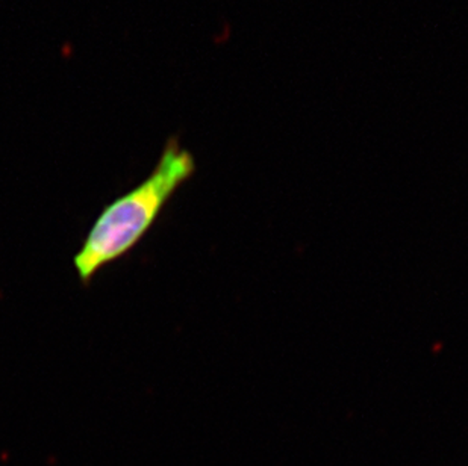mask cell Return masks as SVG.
Masks as SVG:
<instances>
[{
    "mask_svg": "<svg viewBox=\"0 0 468 466\" xmlns=\"http://www.w3.org/2000/svg\"><path fill=\"white\" fill-rule=\"evenodd\" d=\"M196 170L190 152L176 141L164 149L151 175L129 193L103 207L73 256L76 274L84 285L106 265L128 255L155 225L168 200Z\"/></svg>",
    "mask_w": 468,
    "mask_h": 466,
    "instance_id": "1",
    "label": "cell"
}]
</instances>
